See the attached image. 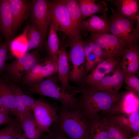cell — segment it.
I'll list each match as a JSON object with an SVG mask.
<instances>
[{"label":"cell","instance_id":"12","mask_svg":"<svg viewBox=\"0 0 139 139\" xmlns=\"http://www.w3.org/2000/svg\"><path fill=\"white\" fill-rule=\"evenodd\" d=\"M120 59L108 58L100 62L85 78L86 86L82 89L88 90L97 85L107 75L113 72Z\"/></svg>","mask_w":139,"mask_h":139},{"label":"cell","instance_id":"41","mask_svg":"<svg viewBox=\"0 0 139 139\" xmlns=\"http://www.w3.org/2000/svg\"><path fill=\"white\" fill-rule=\"evenodd\" d=\"M16 139H27L26 136L24 133H23L21 136Z\"/></svg>","mask_w":139,"mask_h":139},{"label":"cell","instance_id":"31","mask_svg":"<svg viewBox=\"0 0 139 139\" xmlns=\"http://www.w3.org/2000/svg\"><path fill=\"white\" fill-rule=\"evenodd\" d=\"M129 114H116L106 116L127 134L132 136L133 135L132 134L130 129Z\"/></svg>","mask_w":139,"mask_h":139},{"label":"cell","instance_id":"39","mask_svg":"<svg viewBox=\"0 0 139 139\" xmlns=\"http://www.w3.org/2000/svg\"><path fill=\"white\" fill-rule=\"evenodd\" d=\"M86 42L91 52H93L100 58L102 59H104L102 50L100 46L98 44L91 38L90 40Z\"/></svg>","mask_w":139,"mask_h":139},{"label":"cell","instance_id":"38","mask_svg":"<svg viewBox=\"0 0 139 139\" xmlns=\"http://www.w3.org/2000/svg\"><path fill=\"white\" fill-rule=\"evenodd\" d=\"M46 135L43 136L44 139H69L66 135L61 131L56 129Z\"/></svg>","mask_w":139,"mask_h":139},{"label":"cell","instance_id":"17","mask_svg":"<svg viewBox=\"0 0 139 139\" xmlns=\"http://www.w3.org/2000/svg\"><path fill=\"white\" fill-rule=\"evenodd\" d=\"M13 19L8 0L0 1V28L6 41H10L13 35Z\"/></svg>","mask_w":139,"mask_h":139},{"label":"cell","instance_id":"27","mask_svg":"<svg viewBox=\"0 0 139 139\" xmlns=\"http://www.w3.org/2000/svg\"><path fill=\"white\" fill-rule=\"evenodd\" d=\"M50 24L49 33L47 43V50L49 58L57 62L59 51V41L57 30L53 24Z\"/></svg>","mask_w":139,"mask_h":139},{"label":"cell","instance_id":"3","mask_svg":"<svg viewBox=\"0 0 139 139\" xmlns=\"http://www.w3.org/2000/svg\"><path fill=\"white\" fill-rule=\"evenodd\" d=\"M29 89L32 93L49 97L58 100L61 108L73 109L79 107L78 100L74 94L65 90L55 81L50 78L29 84Z\"/></svg>","mask_w":139,"mask_h":139},{"label":"cell","instance_id":"28","mask_svg":"<svg viewBox=\"0 0 139 139\" xmlns=\"http://www.w3.org/2000/svg\"><path fill=\"white\" fill-rule=\"evenodd\" d=\"M19 119H14L5 128L0 129V139H16L23 133Z\"/></svg>","mask_w":139,"mask_h":139},{"label":"cell","instance_id":"25","mask_svg":"<svg viewBox=\"0 0 139 139\" xmlns=\"http://www.w3.org/2000/svg\"><path fill=\"white\" fill-rule=\"evenodd\" d=\"M65 1L73 28L75 32L80 36L82 19L78 4L76 1L74 0Z\"/></svg>","mask_w":139,"mask_h":139},{"label":"cell","instance_id":"14","mask_svg":"<svg viewBox=\"0 0 139 139\" xmlns=\"http://www.w3.org/2000/svg\"><path fill=\"white\" fill-rule=\"evenodd\" d=\"M66 46H63L59 50L57 60L58 76L61 86L65 90L74 94L81 93L82 91L76 87L70 86L68 83L70 68Z\"/></svg>","mask_w":139,"mask_h":139},{"label":"cell","instance_id":"10","mask_svg":"<svg viewBox=\"0 0 139 139\" xmlns=\"http://www.w3.org/2000/svg\"><path fill=\"white\" fill-rule=\"evenodd\" d=\"M120 98L108 110L101 112L100 115L108 116L112 115L128 114L139 110V97L129 92L120 93Z\"/></svg>","mask_w":139,"mask_h":139},{"label":"cell","instance_id":"5","mask_svg":"<svg viewBox=\"0 0 139 139\" xmlns=\"http://www.w3.org/2000/svg\"><path fill=\"white\" fill-rule=\"evenodd\" d=\"M50 23L57 30L64 32L70 38H80L73 28L65 0L49 2V24Z\"/></svg>","mask_w":139,"mask_h":139},{"label":"cell","instance_id":"36","mask_svg":"<svg viewBox=\"0 0 139 139\" xmlns=\"http://www.w3.org/2000/svg\"><path fill=\"white\" fill-rule=\"evenodd\" d=\"M10 41H6L0 44V74L5 69V60Z\"/></svg>","mask_w":139,"mask_h":139},{"label":"cell","instance_id":"26","mask_svg":"<svg viewBox=\"0 0 139 139\" xmlns=\"http://www.w3.org/2000/svg\"><path fill=\"white\" fill-rule=\"evenodd\" d=\"M29 25L26 26L21 34L10 43L9 46L11 53L16 58L20 56L28 51L27 33Z\"/></svg>","mask_w":139,"mask_h":139},{"label":"cell","instance_id":"24","mask_svg":"<svg viewBox=\"0 0 139 139\" xmlns=\"http://www.w3.org/2000/svg\"><path fill=\"white\" fill-rule=\"evenodd\" d=\"M88 122V133L86 139H109L106 127L99 114Z\"/></svg>","mask_w":139,"mask_h":139},{"label":"cell","instance_id":"8","mask_svg":"<svg viewBox=\"0 0 139 139\" xmlns=\"http://www.w3.org/2000/svg\"><path fill=\"white\" fill-rule=\"evenodd\" d=\"M60 109L57 105L36 100L32 111L41 134L44 133H50L51 126L57 121Z\"/></svg>","mask_w":139,"mask_h":139},{"label":"cell","instance_id":"21","mask_svg":"<svg viewBox=\"0 0 139 139\" xmlns=\"http://www.w3.org/2000/svg\"><path fill=\"white\" fill-rule=\"evenodd\" d=\"M97 1L79 0L76 1L80 9L82 19L94 15L97 13L106 14L108 10L107 6L105 2Z\"/></svg>","mask_w":139,"mask_h":139},{"label":"cell","instance_id":"20","mask_svg":"<svg viewBox=\"0 0 139 139\" xmlns=\"http://www.w3.org/2000/svg\"><path fill=\"white\" fill-rule=\"evenodd\" d=\"M0 100L5 110L18 118L17 106L14 94L10 86L1 79Z\"/></svg>","mask_w":139,"mask_h":139},{"label":"cell","instance_id":"18","mask_svg":"<svg viewBox=\"0 0 139 139\" xmlns=\"http://www.w3.org/2000/svg\"><path fill=\"white\" fill-rule=\"evenodd\" d=\"M99 17L93 15L88 20L82 21L81 29L90 32L91 33H103L109 32V20L106 14Z\"/></svg>","mask_w":139,"mask_h":139},{"label":"cell","instance_id":"42","mask_svg":"<svg viewBox=\"0 0 139 139\" xmlns=\"http://www.w3.org/2000/svg\"><path fill=\"white\" fill-rule=\"evenodd\" d=\"M129 139H139V135H133Z\"/></svg>","mask_w":139,"mask_h":139},{"label":"cell","instance_id":"37","mask_svg":"<svg viewBox=\"0 0 139 139\" xmlns=\"http://www.w3.org/2000/svg\"><path fill=\"white\" fill-rule=\"evenodd\" d=\"M22 100L26 108V112H32L36 100L32 98L24 93L22 91L21 93Z\"/></svg>","mask_w":139,"mask_h":139},{"label":"cell","instance_id":"44","mask_svg":"<svg viewBox=\"0 0 139 139\" xmlns=\"http://www.w3.org/2000/svg\"><path fill=\"white\" fill-rule=\"evenodd\" d=\"M39 139H44L43 136H41V137H40V138Z\"/></svg>","mask_w":139,"mask_h":139},{"label":"cell","instance_id":"35","mask_svg":"<svg viewBox=\"0 0 139 139\" xmlns=\"http://www.w3.org/2000/svg\"><path fill=\"white\" fill-rule=\"evenodd\" d=\"M130 129L133 135H139V110L129 114Z\"/></svg>","mask_w":139,"mask_h":139},{"label":"cell","instance_id":"11","mask_svg":"<svg viewBox=\"0 0 139 139\" xmlns=\"http://www.w3.org/2000/svg\"><path fill=\"white\" fill-rule=\"evenodd\" d=\"M111 74L105 76L95 86L86 90L102 92L112 95L118 94L119 93V91L124 82L125 73L118 65Z\"/></svg>","mask_w":139,"mask_h":139},{"label":"cell","instance_id":"2","mask_svg":"<svg viewBox=\"0 0 139 139\" xmlns=\"http://www.w3.org/2000/svg\"><path fill=\"white\" fill-rule=\"evenodd\" d=\"M82 90L81 95L77 98L78 106L88 120L96 117L99 112L108 110L120 97V93L112 95L102 92Z\"/></svg>","mask_w":139,"mask_h":139},{"label":"cell","instance_id":"33","mask_svg":"<svg viewBox=\"0 0 139 139\" xmlns=\"http://www.w3.org/2000/svg\"><path fill=\"white\" fill-rule=\"evenodd\" d=\"M9 86L15 98L18 110V118L19 119L26 112V107L22 100L21 96V93L22 91L19 87L13 83H10Z\"/></svg>","mask_w":139,"mask_h":139},{"label":"cell","instance_id":"32","mask_svg":"<svg viewBox=\"0 0 139 139\" xmlns=\"http://www.w3.org/2000/svg\"><path fill=\"white\" fill-rule=\"evenodd\" d=\"M135 75L125 73L124 82L126 86L125 88L139 97V79Z\"/></svg>","mask_w":139,"mask_h":139},{"label":"cell","instance_id":"19","mask_svg":"<svg viewBox=\"0 0 139 139\" xmlns=\"http://www.w3.org/2000/svg\"><path fill=\"white\" fill-rule=\"evenodd\" d=\"M114 3L118 13L131 20L139 21V3L137 0L109 1Z\"/></svg>","mask_w":139,"mask_h":139},{"label":"cell","instance_id":"30","mask_svg":"<svg viewBox=\"0 0 139 139\" xmlns=\"http://www.w3.org/2000/svg\"><path fill=\"white\" fill-rule=\"evenodd\" d=\"M27 38L28 50L40 47L44 40L41 33L32 24L29 25Z\"/></svg>","mask_w":139,"mask_h":139},{"label":"cell","instance_id":"23","mask_svg":"<svg viewBox=\"0 0 139 139\" xmlns=\"http://www.w3.org/2000/svg\"><path fill=\"white\" fill-rule=\"evenodd\" d=\"M27 139H39L41 135L32 112L25 113L19 119Z\"/></svg>","mask_w":139,"mask_h":139},{"label":"cell","instance_id":"9","mask_svg":"<svg viewBox=\"0 0 139 139\" xmlns=\"http://www.w3.org/2000/svg\"><path fill=\"white\" fill-rule=\"evenodd\" d=\"M30 11L32 24L37 28L44 39L49 24V2L45 0L32 1Z\"/></svg>","mask_w":139,"mask_h":139},{"label":"cell","instance_id":"4","mask_svg":"<svg viewBox=\"0 0 139 139\" xmlns=\"http://www.w3.org/2000/svg\"><path fill=\"white\" fill-rule=\"evenodd\" d=\"M109 20V32L128 46L137 44L139 21L131 20L113 11Z\"/></svg>","mask_w":139,"mask_h":139},{"label":"cell","instance_id":"40","mask_svg":"<svg viewBox=\"0 0 139 139\" xmlns=\"http://www.w3.org/2000/svg\"><path fill=\"white\" fill-rule=\"evenodd\" d=\"M14 119L9 117L7 113L0 110V125L5 124H8Z\"/></svg>","mask_w":139,"mask_h":139},{"label":"cell","instance_id":"13","mask_svg":"<svg viewBox=\"0 0 139 139\" xmlns=\"http://www.w3.org/2000/svg\"><path fill=\"white\" fill-rule=\"evenodd\" d=\"M57 62L50 58L43 63L38 64L28 71L24 75L23 81L30 84L44 80L57 72Z\"/></svg>","mask_w":139,"mask_h":139},{"label":"cell","instance_id":"22","mask_svg":"<svg viewBox=\"0 0 139 139\" xmlns=\"http://www.w3.org/2000/svg\"><path fill=\"white\" fill-rule=\"evenodd\" d=\"M38 50L27 52L16 58L11 63L6 64L5 69L12 79L18 81L22 77V70L27 62L31 58Z\"/></svg>","mask_w":139,"mask_h":139},{"label":"cell","instance_id":"43","mask_svg":"<svg viewBox=\"0 0 139 139\" xmlns=\"http://www.w3.org/2000/svg\"><path fill=\"white\" fill-rule=\"evenodd\" d=\"M0 107H1V110H2V111H3V110L4 111V110H5L3 107L2 102L0 100Z\"/></svg>","mask_w":139,"mask_h":139},{"label":"cell","instance_id":"6","mask_svg":"<svg viewBox=\"0 0 139 139\" xmlns=\"http://www.w3.org/2000/svg\"><path fill=\"white\" fill-rule=\"evenodd\" d=\"M70 39V51L68 55L71 63L72 68L69 73V80L78 84L83 80L85 74V56L83 42L80 38Z\"/></svg>","mask_w":139,"mask_h":139},{"label":"cell","instance_id":"29","mask_svg":"<svg viewBox=\"0 0 139 139\" xmlns=\"http://www.w3.org/2000/svg\"><path fill=\"white\" fill-rule=\"evenodd\" d=\"M99 115L106 127L109 139H129L133 136L127 134L107 117Z\"/></svg>","mask_w":139,"mask_h":139},{"label":"cell","instance_id":"34","mask_svg":"<svg viewBox=\"0 0 139 139\" xmlns=\"http://www.w3.org/2000/svg\"><path fill=\"white\" fill-rule=\"evenodd\" d=\"M104 60L93 52H91L85 57V70L87 73L92 70L97 65Z\"/></svg>","mask_w":139,"mask_h":139},{"label":"cell","instance_id":"1","mask_svg":"<svg viewBox=\"0 0 139 139\" xmlns=\"http://www.w3.org/2000/svg\"><path fill=\"white\" fill-rule=\"evenodd\" d=\"M54 128L64 133L69 139H86L87 136L89 122L79 107L69 109L61 108Z\"/></svg>","mask_w":139,"mask_h":139},{"label":"cell","instance_id":"15","mask_svg":"<svg viewBox=\"0 0 139 139\" xmlns=\"http://www.w3.org/2000/svg\"><path fill=\"white\" fill-rule=\"evenodd\" d=\"M118 65L125 73L135 75L139 69V49L138 44L128 46Z\"/></svg>","mask_w":139,"mask_h":139},{"label":"cell","instance_id":"7","mask_svg":"<svg viewBox=\"0 0 139 139\" xmlns=\"http://www.w3.org/2000/svg\"><path fill=\"white\" fill-rule=\"evenodd\" d=\"M91 38L98 44L103 52L104 59H121L128 46L111 33H91Z\"/></svg>","mask_w":139,"mask_h":139},{"label":"cell","instance_id":"16","mask_svg":"<svg viewBox=\"0 0 139 139\" xmlns=\"http://www.w3.org/2000/svg\"><path fill=\"white\" fill-rule=\"evenodd\" d=\"M13 19V34L18 29L28 16L31 3L24 0H8Z\"/></svg>","mask_w":139,"mask_h":139}]
</instances>
